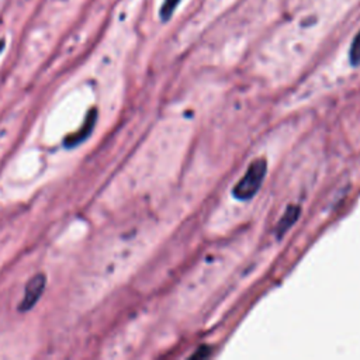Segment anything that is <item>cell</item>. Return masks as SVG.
<instances>
[{
  "label": "cell",
  "mask_w": 360,
  "mask_h": 360,
  "mask_svg": "<svg viewBox=\"0 0 360 360\" xmlns=\"http://www.w3.org/2000/svg\"><path fill=\"white\" fill-rule=\"evenodd\" d=\"M267 172V162L264 158L255 159L249 167L246 169L245 174L240 177V180L235 184L232 194L238 200H249L252 198L260 186L263 184L264 176Z\"/></svg>",
  "instance_id": "cell-1"
},
{
  "label": "cell",
  "mask_w": 360,
  "mask_h": 360,
  "mask_svg": "<svg viewBox=\"0 0 360 360\" xmlns=\"http://www.w3.org/2000/svg\"><path fill=\"white\" fill-rule=\"evenodd\" d=\"M46 285V277L44 273H37L34 274L28 283L25 284V290H24V297L18 305L20 311H30L37 301L41 298L42 291Z\"/></svg>",
  "instance_id": "cell-2"
},
{
  "label": "cell",
  "mask_w": 360,
  "mask_h": 360,
  "mask_svg": "<svg viewBox=\"0 0 360 360\" xmlns=\"http://www.w3.org/2000/svg\"><path fill=\"white\" fill-rule=\"evenodd\" d=\"M96 121H97V110L91 108V110L87 111V115H86L80 129H77L76 132H73L69 136H66L65 141H63V145L66 148H75L76 145H79L83 141H86L90 136V134L93 132Z\"/></svg>",
  "instance_id": "cell-3"
},
{
  "label": "cell",
  "mask_w": 360,
  "mask_h": 360,
  "mask_svg": "<svg viewBox=\"0 0 360 360\" xmlns=\"http://www.w3.org/2000/svg\"><path fill=\"white\" fill-rule=\"evenodd\" d=\"M298 217H300V207L295 204H290L277 224V236L281 238L295 224Z\"/></svg>",
  "instance_id": "cell-4"
},
{
  "label": "cell",
  "mask_w": 360,
  "mask_h": 360,
  "mask_svg": "<svg viewBox=\"0 0 360 360\" xmlns=\"http://www.w3.org/2000/svg\"><path fill=\"white\" fill-rule=\"evenodd\" d=\"M179 3H180V0H165V1H163V6H162V8H160V18H162L163 21H167V20L172 17V14H173V11L176 10V7H177Z\"/></svg>",
  "instance_id": "cell-5"
},
{
  "label": "cell",
  "mask_w": 360,
  "mask_h": 360,
  "mask_svg": "<svg viewBox=\"0 0 360 360\" xmlns=\"http://www.w3.org/2000/svg\"><path fill=\"white\" fill-rule=\"evenodd\" d=\"M350 62L353 65L360 63V31L354 37V39L352 42V46H350Z\"/></svg>",
  "instance_id": "cell-6"
},
{
  "label": "cell",
  "mask_w": 360,
  "mask_h": 360,
  "mask_svg": "<svg viewBox=\"0 0 360 360\" xmlns=\"http://www.w3.org/2000/svg\"><path fill=\"white\" fill-rule=\"evenodd\" d=\"M4 45H6V41H4V38H0V52L4 49Z\"/></svg>",
  "instance_id": "cell-7"
}]
</instances>
